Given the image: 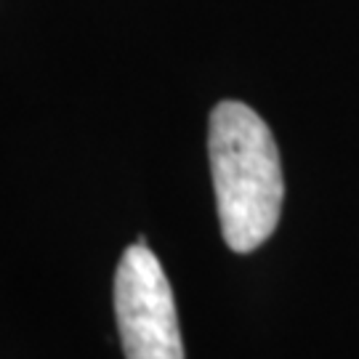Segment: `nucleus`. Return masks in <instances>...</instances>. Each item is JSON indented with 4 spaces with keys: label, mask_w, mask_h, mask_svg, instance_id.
I'll return each instance as SVG.
<instances>
[{
    "label": "nucleus",
    "mask_w": 359,
    "mask_h": 359,
    "mask_svg": "<svg viewBox=\"0 0 359 359\" xmlns=\"http://www.w3.org/2000/svg\"><path fill=\"white\" fill-rule=\"evenodd\" d=\"M208 154L224 243L250 253L269 240L283 213L285 179L269 126L243 102L210 112Z\"/></svg>",
    "instance_id": "nucleus-1"
},
{
    "label": "nucleus",
    "mask_w": 359,
    "mask_h": 359,
    "mask_svg": "<svg viewBox=\"0 0 359 359\" xmlns=\"http://www.w3.org/2000/svg\"><path fill=\"white\" fill-rule=\"evenodd\" d=\"M115 314L126 359H184L173 290L144 237L117 264Z\"/></svg>",
    "instance_id": "nucleus-2"
}]
</instances>
